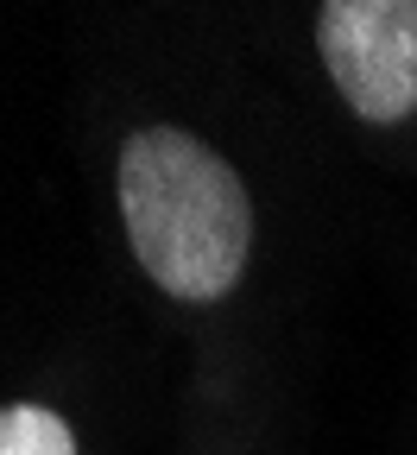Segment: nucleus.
I'll return each instance as SVG.
<instances>
[{
  "label": "nucleus",
  "instance_id": "f03ea898",
  "mask_svg": "<svg viewBox=\"0 0 417 455\" xmlns=\"http://www.w3.org/2000/svg\"><path fill=\"white\" fill-rule=\"evenodd\" d=\"M317 51L361 121L392 127L417 114V0H323Z\"/></svg>",
  "mask_w": 417,
  "mask_h": 455
},
{
  "label": "nucleus",
  "instance_id": "f257e3e1",
  "mask_svg": "<svg viewBox=\"0 0 417 455\" xmlns=\"http://www.w3.org/2000/svg\"><path fill=\"white\" fill-rule=\"evenodd\" d=\"M114 171L140 272L177 304L228 298L253 253V203L241 171L184 127L127 133Z\"/></svg>",
  "mask_w": 417,
  "mask_h": 455
},
{
  "label": "nucleus",
  "instance_id": "7ed1b4c3",
  "mask_svg": "<svg viewBox=\"0 0 417 455\" xmlns=\"http://www.w3.org/2000/svg\"><path fill=\"white\" fill-rule=\"evenodd\" d=\"M0 455H76V436L44 405H0Z\"/></svg>",
  "mask_w": 417,
  "mask_h": 455
}]
</instances>
